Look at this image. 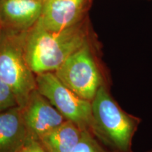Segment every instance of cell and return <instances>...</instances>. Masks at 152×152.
Masks as SVG:
<instances>
[{
    "mask_svg": "<svg viewBox=\"0 0 152 152\" xmlns=\"http://www.w3.org/2000/svg\"><path fill=\"white\" fill-rule=\"evenodd\" d=\"M95 38L89 16L61 31L47 30L36 23L25 34V55L35 75L54 72L71 55Z\"/></svg>",
    "mask_w": 152,
    "mask_h": 152,
    "instance_id": "cell-1",
    "label": "cell"
},
{
    "mask_svg": "<svg viewBox=\"0 0 152 152\" xmlns=\"http://www.w3.org/2000/svg\"><path fill=\"white\" fill-rule=\"evenodd\" d=\"M94 135L117 152H131L141 119L125 112L103 85L92 101Z\"/></svg>",
    "mask_w": 152,
    "mask_h": 152,
    "instance_id": "cell-2",
    "label": "cell"
},
{
    "mask_svg": "<svg viewBox=\"0 0 152 152\" xmlns=\"http://www.w3.org/2000/svg\"><path fill=\"white\" fill-rule=\"evenodd\" d=\"M100 52L96 37L71 55L54 73L80 97L92 102L100 87L107 85Z\"/></svg>",
    "mask_w": 152,
    "mask_h": 152,
    "instance_id": "cell-3",
    "label": "cell"
},
{
    "mask_svg": "<svg viewBox=\"0 0 152 152\" xmlns=\"http://www.w3.org/2000/svg\"><path fill=\"white\" fill-rule=\"evenodd\" d=\"M26 32L3 29L0 37V79L11 89L20 107L37 90L35 74L25 55Z\"/></svg>",
    "mask_w": 152,
    "mask_h": 152,
    "instance_id": "cell-4",
    "label": "cell"
},
{
    "mask_svg": "<svg viewBox=\"0 0 152 152\" xmlns=\"http://www.w3.org/2000/svg\"><path fill=\"white\" fill-rule=\"evenodd\" d=\"M37 90L66 120L94 134L92 102L80 97L58 80L54 72L36 74Z\"/></svg>",
    "mask_w": 152,
    "mask_h": 152,
    "instance_id": "cell-5",
    "label": "cell"
},
{
    "mask_svg": "<svg viewBox=\"0 0 152 152\" xmlns=\"http://www.w3.org/2000/svg\"><path fill=\"white\" fill-rule=\"evenodd\" d=\"M93 0H45L36 23L50 31H61L89 16Z\"/></svg>",
    "mask_w": 152,
    "mask_h": 152,
    "instance_id": "cell-6",
    "label": "cell"
},
{
    "mask_svg": "<svg viewBox=\"0 0 152 152\" xmlns=\"http://www.w3.org/2000/svg\"><path fill=\"white\" fill-rule=\"evenodd\" d=\"M21 108L28 134L39 139L66 120L37 90L32 92Z\"/></svg>",
    "mask_w": 152,
    "mask_h": 152,
    "instance_id": "cell-7",
    "label": "cell"
},
{
    "mask_svg": "<svg viewBox=\"0 0 152 152\" xmlns=\"http://www.w3.org/2000/svg\"><path fill=\"white\" fill-rule=\"evenodd\" d=\"M42 0H0V23L4 30L26 32L41 16Z\"/></svg>",
    "mask_w": 152,
    "mask_h": 152,
    "instance_id": "cell-8",
    "label": "cell"
},
{
    "mask_svg": "<svg viewBox=\"0 0 152 152\" xmlns=\"http://www.w3.org/2000/svg\"><path fill=\"white\" fill-rule=\"evenodd\" d=\"M28 135L20 106L0 111V152H18Z\"/></svg>",
    "mask_w": 152,
    "mask_h": 152,
    "instance_id": "cell-9",
    "label": "cell"
},
{
    "mask_svg": "<svg viewBox=\"0 0 152 152\" xmlns=\"http://www.w3.org/2000/svg\"><path fill=\"white\" fill-rule=\"evenodd\" d=\"M83 130L66 120L39 139L49 152H71L80 140Z\"/></svg>",
    "mask_w": 152,
    "mask_h": 152,
    "instance_id": "cell-10",
    "label": "cell"
},
{
    "mask_svg": "<svg viewBox=\"0 0 152 152\" xmlns=\"http://www.w3.org/2000/svg\"><path fill=\"white\" fill-rule=\"evenodd\" d=\"M71 152H107L102 147L99 140L89 130H83L82 137Z\"/></svg>",
    "mask_w": 152,
    "mask_h": 152,
    "instance_id": "cell-11",
    "label": "cell"
},
{
    "mask_svg": "<svg viewBox=\"0 0 152 152\" xmlns=\"http://www.w3.org/2000/svg\"><path fill=\"white\" fill-rule=\"evenodd\" d=\"M18 106L16 98L11 89L0 79V111Z\"/></svg>",
    "mask_w": 152,
    "mask_h": 152,
    "instance_id": "cell-12",
    "label": "cell"
},
{
    "mask_svg": "<svg viewBox=\"0 0 152 152\" xmlns=\"http://www.w3.org/2000/svg\"><path fill=\"white\" fill-rule=\"evenodd\" d=\"M18 152H49L39 138L28 135Z\"/></svg>",
    "mask_w": 152,
    "mask_h": 152,
    "instance_id": "cell-13",
    "label": "cell"
},
{
    "mask_svg": "<svg viewBox=\"0 0 152 152\" xmlns=\"http://www.w3.org/2000/svg\"><path fill=\"white\" fill-rule=\"evenodd\" d=\"M2 31H3V28H2V26H1V23H0V37H1V33H2Z\"/></svg>",
    "mask_w": 152,
    "mask_h": 152,
    "instance_id": "cell-14",
    "label": "cell"
},
{
    "mask_svg": "<svg viewBox=\"0 0 152 152\" xmlns=\"http://www.w3.org/2000/svg\"><path fill=\"white\" fill-rule=\"evenodd\" d=\"M147 152H152V150H150V151H148Z\"/></svg>",
    "mask_w": 152,
    "mask_h": 152,
    "instance_id": "cell-15",
    "label": "cell"
},
{
    "mask_svg": "<svg viewBox=\"0 0 152 152\" xmlns=\"http://www.w3.org/2000/svg\"><path fill=\"white\" fill-rule=\"evenodd\" d=\"M148 1H152V0H148Z\"/></svg>",
    "mask_w": 152,
    "mask_h": 152,
    "instance_id": "cell-16",
    "label": "cell"
},
{
    "mask_svg": "<svg viewBox=\"0 0 152 152\" xmlns=\"http://www.w3.org/2000/svg\"><path fill=\"white\" fill-rule=\"evenodd\" d=\"M42 1H45V0H42Z\"/></svg>",
    "mask_w": 152,
    "mask_h": 152,
    "instance_id": "cell-17",
    "label": "cell"
}]
</instances>
